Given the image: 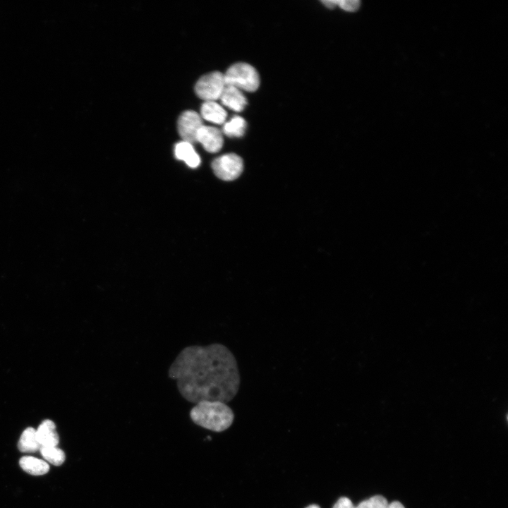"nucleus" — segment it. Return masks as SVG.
I'll return each instance as SVG.
<instances>
[{
	"mask_svg": "<svg viewBox=\"0 0 508 508\" xmlns=\"http://www.w3.org/2000/svg\"><path fill=\"white\" fill-rule=\"evenodd\" d=\"M181 396L193 404L230 402L238 394L241 375L231 351L220 343L183 348L168 370Z\"/></svg>",
	"mask_w": 508,
	"mask_h": 508,
	"instance_id": "f257e3e1",
	"label": "nucleus"
},
{
	"mask_svg": "<svg viewBox=\"0 0 508 508\" xmlns=\"http://www.w3.org/2000/svg\"><path fill=\"white\" fill-rule=\"evenodd\" d=\"M189 415L195 424L217 433L228 429L234 420L233 410L218 401H200L190 409Z\"/></svg>",
	"mask_w": 508,
	"mask_h": 508,
	"instance_id": "f03ea898",
	"label": "nucleus"
},
{
	"mask_svg": "<svg viewBox=\"0 0 508 508\" xmlns=\"http://www.w3.org/2000/svg\"><path fill=\"white\" fill-rule=\"evenodd\" d=\"M226 85L233 86L248 92L255 91L260 85L258 71L246 63H236L224 74Z\"/></svg>",
	"mask_w": 508,
	"mask_h": 508,
	"instance_id": "7ed1b4c3",
	"label": "nucleus"
},
{
	"mask_svg": "<svg viewBox=\"0 0 508 508\" xmlns=\"http://www.w3.org/2000/svg\"><path fill=\"white\" fill-rule=\"evenodd\" d=\"M226 87L224 74L214 71L202 75L195 85L198 97L207 101H215L220 98Z\"/></svg>",
	"mask_w": 508,
	"mask_h": 508,
	"instance_id": "20e7f679",
	"label": "nucleus"
},
{
	"mask_svg": "<svg viewBox=\"0 0 508 508\" xmlns=\"http://www.w3.org/2000/svg\"><path fill=\"white\" fill-rule=\"evenodd\" d=\"M214 174L224 181H233L242 173L243 162L241 157L228 153L216 158L212 162Z\"/></svg>",
	"mask_w": 508,
	"mask_h": 508,
	"instance_id": "39448f33",
	"label": "nucleus"
},
{
	"mask_svg": "<svg viewBox=\"0 0 508 508\" xmlns=\"http://www.w3.org/2000/svg\"><path fill=\"white\" fill-rule=\"evenodd\" d=\"M202 126V122L200 116L192 110L183 112L177 122L178 132L183 141L191 144L196 142L198 132Z\"/></svg>",
	"mask_w": 508,
	"mask_h": 508,
	"instance_id": "423d86ee",
	"label": "nucleus"
},
{
	"mask_svg": "<svg viewBox=\"0 0 508 508\" xmlns=\"http://www.w3.org/2000/svg\"><path fill=\"white\" fill-rule=\"evenodd\" d=\"M196 142L201 143L206 151L214 153L222 149L224 140L218 128L202 125L198 132Z\"/></svg>",
	"mask_w": 508,
	"mask_h": 508,
	"instance_id": "0eeeda50",
	"label": "nucleus"
},
{
	"mask_svg": "<svg viewBox=\"0 0 508 508\" xmlns=\"http://www.w3.org/2000/svg\"><path fill=\"white\" fill-rule=\"evenodd\" d=\"M219 99L224 106L235 111H241L247 104L241 90L233 86L226 85Z\"/></svg>",
	"mask_w": 508,
	"mask_h": 508,
	"instance_id": "6e6552de",
	"label": "nucleus"
},
{
	"mask_svg": "<svg viewBox=\"0 0 508 508\" xmlns=\"http://www.w3.org/2000/svg\"><path fill=\"white\" fill-rule=\"evenodd\" d=\"M36 435L41 447L57 446L59 444V438L56 430V425L49 419L42 422L36 429Z\"/></svg>",
	"mask_w": 508,
	"mask_h": 508,
	"instance_id": "1a4fd4ad",
	"label": "nucleus"
},
{
	"mask_svg": "<svg viewBox=\"0 0 508 508\" xmlns=\"http://www.w3.org/2000/svg\"><path fill=\"white\" fill-rule=\"evenodd\" d=\"M174 155L178 159L183 160L191 168H196L200 164V158L190 143H178L175 145Z\"/></svg>",
	"mask_w": 508,
	"mask_h": 508,
	"instance_id": "9d476101",
	"label": "nucleus"
},
{
	"mask_svg": "<svg viewBox=\"0 0 508 508\" xmlns=\"http://www.w3.org/2000/svg\"><path fill=\"white\" fill-rule=\"evenodd\" d=\"M201 116L205 120L217 124L223 123L226 119V111L214 101L204 102L200 109Z\"/></svg>",
	"mask_w": 508,
	"mask_h": 508,
	"instance_id": "9b49d317",
	"label": "nucleus"
},
{
	"mask_svg": "<svg viewBox=\"0 0 508 508\" xmlns=\"http://www.w3.org/2000/svg\"><path fill=\"white\" fill-rule=\"evenodd\" d=\"M19 464L23 471L34 476L44 475L49 470V466L45 461L31 456L21 457Z\"/></svg>",
	"mask_w": 508,
	"mask_h": 508,
	"instance_id": "f8f14e48",
	"label": "nucleus"
},
{
	"mask_svg": "<svg viewBox=\"0 0 508 508\" xmlns=\"http://www.w3.org/2000/svg\"><path fill=\"white\" fill-rule=\"evenodd\" d=\"M18 449L22 452H35L41 446L38 442L36 429L29 427L25 429L18 443Z\"/></svg>",
	"mask_w": 508,
	"mask_h": 508,
	"instance_id": "ddd939ff",
	"label": "nucleus"
},
{
	"mask_svg": "<svg viewBox=\"0 0 508 508\" xmlns=\"http://www.w3.org/2000/svg\"><path fill=\"white\" fill-rule=\"evenodd\" d=\"M246 126V122L243 117L234 116L224 124L222 131L228 137L238 138L244 135Z\"/></svg>",
	"mask_w": 508,
	"mask_h": 508,
	"instance_id": "4468645a",
	"label": "nucleus"
},
{
	"mask_svg": "<svg viewBox=\"0 0 508 508\" xmlns=\"http://www.w3.org/2000/svg\"><path fill=\"white\" fill-rule=\"evenodd\" d=\"M40 452L42 457L54 466H60L65 461V454L56 446L41 447Z\"/></svg>",
	"mask_w": 508,
	"mask_h": 508,
	"instance_id": "2eb2a0df",
	"label": "nucleus"
},
{
	"mask_svg": "<svg viewBox=\"0 0 508 508\" xmlns=\"http://www.w3.org/2000/svg\"><path fill=\"white\" fill-rule=\"evenodd\" d=\"M388 502L382 495H375L361 502L356 508H387Z\"/></svg>",
	"mask_w": 508,
	"mask_h": 508,
	"instance_id": "dca6fc26",
	"label": "nucleus"
},
{
	"mask_svg": "<svg viewBox=\"0 0 508 508\" xmlns=\"http://www.w3.org/2000/svg\"><path fill=\"white\" fill-rule=\"evenodd\" d=\"M336 6L347 11H354L359 6L360 1L358 0H335Z\"/></svg>",
	"mask_w": 508,
	"mask_h": 508,
	"instance_id": "f3484780",
	"label": "nucleus"
},
{
	"mask_svg": "<svg viewBox=\"0 0 508 508\" xmlns=\"http://www.w3.org/2000/svg\"><path fill=\"white\" fill-rule=\"evenodd\" d=\"M332 508H356V507L349 498L341 497L337 500Z\"/></svg>",
	"mask_w": 508,
	"mask_h": 508,
	"instance_id": "a211bd4d",
	"label": "nucleus"
},
{
	"mask_svg": "<svg viewBox=\"0 0 508 508\" xmlns=\"http://www.w3.org/2000/svg\"><path fill=\"white\" fill-rule=\"evenodd\" d=\"M387 508H405V507L401 502H399L398 501H394V502H392V503H390L389 504H388Z\"/></svg>",
	"mask_w": 508,
	"mask_h": 508,
	"instance_id": "6ab92c4d",
	"label": "nucleus"
},
{
	"mask_svg": "<svg viewBox=\"0 0 508 508\" xmlns=\"http://www.w3.org/2000/svg\"><path fill=\"white\" fill-rule=\"evenodd\" d=\"M305 508H321L318 504H311L308 506L306 507Z\"/></svg>",
	"mask_w": 508,
	"mask_h": 508,
	"instance_id": "aec40b11",
	"label": "nucleus"
}]
</instances>
